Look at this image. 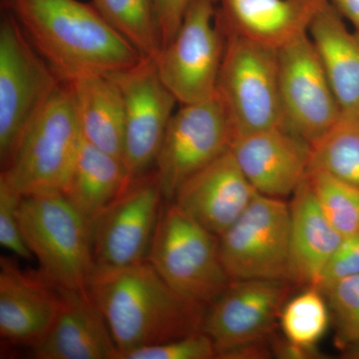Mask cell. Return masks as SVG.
Returning a JSON list of instances; mask_svg holds the SVG:
<instances>
[{
	"mask_svg": "<svg viewBox=\"0 0 359 359\" xmlns=\"http://www.w3.org/2000/svg\"><path fill=\"white\" fill-rule=\"evenodd\" d=\"M6 13L0 25V162L4 169L21 139L65 82Z\"/></svg>",
	"mask_w": 359,
	"mask_h": 359,
	"instance_id": "8992f818",
	"label": "cell"
},
{
	"mask_svg": "<svg viewBox=\"0 0 359 359\" xmlns=\"http://www.w3.org/2000/svg\"><path fill=\"white\" fill-rule=\"evenodd\" d=\"M106 74L119 87L124 101L123 163L130 179L139 178L155 167L178 101L161 79L155 59L144 58L132 67Z\"/></svg>",
	"mask_w": 359,
	"mask_h": 359,
	"instance_id": "7c38bea8",
	"label": "cell"
},
{
	"mask_svg": "<svg viewBox=\"0 0 359 359\" xmlns=\"http://www.w3.org/2000/svg\"><path fill=\"white\" fill-rule=\"evenodd\" d=\"M21 199L20 194L0 179V244L15 256L30 261L33 255L26 245L18 219Z\"/></svg>",
	"mask_w": 359,
	"mask_h": 359,
	"instance_id": "f546056e",
	"label": "cell"
},
{
	"mask_svg": "<svg viewBox=\"0 0 359 359\" xmlns=\"http://www.w3.org/2000/svg\"><path fill=\"white\" fill-rule=\"evenodd\" d=\"M217 358L214 342L205 332L134 349L120 359H212Z\"/></svg>",
	"mask_w": 359,
	"mask_h": 359,
	"instance_id": "f1b7e54d",
	"label": "cell"
},
{
	"mask_svg": "<svg viewBox=\"0 0 359 359\" xmlns=\"http://www.w3.org/2000/svg\"><path fill=\"white\" fill-rule=\"evenodd\" d=\"M273 355L282 359H320L325 358L316 347H306L294 344L285 339H273L271 344Z\"/></svg>",
	"mask_w": 359,
	"mask_h": 359,
	"instance_id": "d6a6232c",
	"label": "cell"
},
{
	"mask_svg": "<svg viewBox=\"0 0 359 359\" xmlns=\"http://www.w3.org/2000/svg\"><path fill=\"white\" fill-rule=\"evenodd\" d=\"M147 259L172 289L205 306L231 283L222 263L218 236L173 201L161 208Z\"/></svg>",
	"mask_w": 359,
	"mask_h": 359,
	"instance_id": "5b68a950",
	"label": "cell"
},
{
	"mask_svg": "<svg viewBox=\"0 0 359 359\" xmlns=\"http://www.w3.org/2000/svg\"><path fill=\"white\" fill-rule=\"evenodd\" d=\"M89 292L100 309L119 355L203 332L208 306L172 289L148 259L96 268Z\"/></svg>",
	"mask_w": 359,
	"mask_h": 359,
	"instance_id": "6da1fadb",
	"label": "cell"
},
{
	"mask_svg": "<svg viewBox=\"0 0 359 359\" xmlns=\"http://www.w3.org/2000/svg\"><path fill=\"white\" fill-rule=\"evenodd\" d=\"M308 180L321 211L342 237L359 231V189L332 175L309 170Z\"/></svg>",
	"mask_w": 359,
	"mask_h": 359,
	"instance_id": "4316f807",
	"label": "cell"
},
{
	"mask_svg": "<svg viewBox=\"0 0 359 359\" xmlns=\"http://www.w3.org/2000/svg\"><path fill=\"white\" fill-rule=\"evenodd\" d=\"M327 0H218L224 32L280 49L309 35Z\"/></svg>",
	"mask_w": 359,
	"mask_h": 359,
	"instance_id": "d6986e66",
	"label": "cell"
},
{
	"mask_svg": "<svg viewBox=\"0 0 359 359\" xmlns=\"http://www.w3.org/2000/svg\"><path fill=\"white\" fill-rule=\"evenodd\" d=\"M231 152L257 193L285 199L308 176L311 145L278 126L236 137Z\"/></svg>",
	"mask_w": 359,
	"mask_h": 359,
	"instance_id": "9a60e30c",
	"label": "cell"
},
{
	"mask_svg": "<svg viewBox=\"0 0 359 359\" xmlns=\"http://www.w3.org/2000/svg\"><path fill=\"white\" fill-rule=\"evenodd\" d=\"M233 139L218 96L183 104L168 124L155 162L164 200L172 202L187 180L230 151Z\"/></svg>",
	"mask_w": 359,
	"mask_h": 359,
	"instance_id": "30bf717a",
	"label": "cell"
},
{
	"mask_svg": "<svg viewBox=\"0 0 359 359\" xmlns=\"http://www.w3.org/2000/svg\"><path fill=\"white\" fill-rule=\"evenodd\" d=\"M34 48L65 81L132 67L140 54L93 4L79 0H2Z\"/></svg>",
	"mask_w": 359,
	"mask_h": 359,
	"instance_id": "7a4b0ae2",
	"label": "cell"
},
{
	"mask_svg": "<svg viewBox=\"0 0 359 359\" xmlns=\"http://www.w3.org/2000/svg\"><path fill=\"white\" fill-rule=\"evenodd\" d=\"M83 141L72 87L65 81L25 132L0 179L21 197L63 193Z\"/></svg>",
	"mask_w": 359,
	"mask_h": 359,
	"instance_id": "277c9868",
	"label": "cell"
},
{
	"mask_svg": "<svg viewBox=\"0 0 359 359\" xmlns=\"http://www.w3.org/2000/svg\"><path fill=\"white\" fill-rule=\"evenodd\" d=\"M226 35L217 96L233 138L282 126L278 50L233 33Z\"/></svg>",
	"mask_w": 359,
	"mask_h": 359,
	"instance_id": "52a82bcc",
	"label": "cell"
},
{
	"mask_svg": "<svg viewBox=\"0 0 359 359\" xmlns=\"http://www.w3.org/2000/svg\"><path fill=\"white\" fill-rule=\"evenodd\" d=\"M191 0H155L162 30L163 48L178 32Z\"/></svg>",
	"mask_w": 359,
	"mask_h": 359,
	"instance_id": "1f68e13d",
	"label": "cell"
},
{
	"mask_svg": "<svg viewBox=\"0 0 359 359\" xmlns=\"http://www.w3.org/2000/svg\"><path fill=\"white\" fill-rule=\"evenodd\" d=\"M337 13L353 25L359 34V0H328Z\"/></svg>",
	"mask_w": 359,
	"mask_h": 359,
	"instance_id": "e575fe53",
	"label": "cell"
},
{
	"mask_svg": "<svg viewBox=\"0 0 359 359\" xmlns=\"http://www.w3.org/2000/svg\"><path fill=\"white\" fill-rule=\"evenodd\" d=\"M337 325L341 348L359 341V275L349 276L321 290Z\"/></svg>",
	"mask_w": 359,
	"mask_h": 359,
	"instance_id": "83f0119b",
	"label": "cell"
},
{
	"mask_svg": "<svg viewBox=\"0 0 359 359\" xmlns=\"http://www.w3.org/2000/svg\"><path fill=\"white\" fill-rule=\"evenodd\" d=\"M62 295L41 273L22 271L8 257L0 261V335L11 344L32 347L50 330Z\"/></svg>",
	"mask_w": 359,
	"mask_h": 359,
	"instance_id": "2e32d148",
	"label": "cell"
},
{
	"mask_svg": "<svg viewBox=\"0 0 359 359\" xmlns=\"http://www.w3.org/2000/svg\"><path fill=\"white\" fill-rule=\"evenodd\" d=\"M330 306L325 295L316 287L285 302L280 316L285 339L306 347H316L330 325Z\"/></svg>",
	"mask_w": 359,
	"mask_h": 359,
	"instance_id": "484cf974",
	"label": "cell"
},
{
	"mask_svg": "<svg viewBox=\"0 0 359 359\" xmlns=\"http://www.w3.org/2000/svg\"><path fill=\"white\" fill-rule=\"evenodd\" d=\"M342 358L348 359H359V341L354 342L342 348Z\"/></svg>",
	"mask_w": 359,
	"mask_h": 359,
	"instance_id": "d590c367",
	"label": "cell"
},
{
	"mask_svg": "<svg viewBox=\"0 0 359 359\" xmlns=\"http://www.w3.org/2000/svg\"><path fill=\"white\" fill-rule=\"evenodd\" d=\"M92 4L142 58L158 57L163 37L155 0H92Z\"/></svg>",
	"mask_w": 359,
	"mask_h": 359,
	"instance_id": "cb8c5ba5",
	"label": "cell"
},
{
	"mask_svg": "<svg viewBox=\"0 0 359 359\" xmlns=\"http://www.w3.org/2000/svg\"><path fill=\"white\" fill-rule=\"evenodd\" d=\"M131 181L121 159L84 140L63 193L91 224Z\"/></svg>",
	"mask_w": 359,
	"mask_h": 359,
	"instance_id": "603a6c76",
	"label": "cell"
},
{
	"mask_svg": "<svg viewBox=\"0 0 359 359\" xmlns=\"http://www.w3.org/2000/svg\"><path fill=\"white\" fill-rule=\"evenodd\" d=\"M257 194L230 149L187 180L173 202L219 238L242 216Z\"/></svg>",
	"mask_w": 359,
	"mask_h": 359,
	"instance_id": "e0dca14e",
	"label": "cell"
},
{
	"mask_svg": "<svg viewBox=\"0 0 359 359\" xmlns=\"http://www.w3.org/2000/svg\"><path fill=\"white\" fill-rule=\"evenodd\" d=\"M68 82L84 140L123 161L125 109L119 87L107 74L100 73Z\"/></svg>",
	"mask_w": 359,
	"mask_h": 359,
	"instance_id": "7402d4cb",
	"label": "cell"
},
{
	"mask_svg": "<svg viewBox=\"0 0 359 359\" xmlns=\"http://www.w3.org/2000/svg\"><path fill=\"white\" fill-rule=\"evenodd\" d=\"M282 127L313 144L327 131L341 109L309 35L278 50Z\"/></svg>",
	"mask_w": 359,
	"mask_h": 359,
	"instance_id": "4fadbf2b",
	"label": "cell"
},
{
	"mask_svg": "<svg viewBox=\"0 0 359 359\" xmlns=\"http://www.w3.org/2000/svg\"><path fill=\"white\" fill-rule=\"evenodd\" d=\"M359 275V231L344 238L323 271L318 289L323 290L332 283Z\"/></svg>",
	"mask_w": 359,
	"mask_h": 359,
	"instance_id": "4dcf8cb0",
	"label": "cell"
},
{
	"mask_svg": "<svg viewBox=\"0 0 359 359\" xmlns=\"http://www.w3.org/2000/svg\"><path fill=\"white\" fill-rule=\"evenodd\" d=\"M163 200L156 171L130 182L91 224L96 268H122L148 259Z\"/></svg>",
	"mask_w": 359,
	"mask_h": 359,
	"instance_id": "8fae6325",
	"label": "cell"
},
{
	"mask_svg": "<svg viewBox=\"0 0 359 359\" xmlns=\"http://www.w3.org/2000/svg\"><path fill=\"white\" fill-rule=\"evenodd\" d=\"M290 205L257 194L219 238L222 263L231 280L290 282Z\"/></svg>",
	"mask_w": 359,
	"mask_h": 359,
	"instance_id": "9c48e42d",
	"label": "cell"
},
{
	"mask_svg": "<svg viewBox=\"0 0 359 359\" xmlns=\"http://www.w3.org/2000/svg\"><path fill=\"white\" fill-rule=\"evenodd\" d=\"M309 170L325 172L359 189V113L341 112L311 144Z\"/></svg>",
	"mask_w": 359,
	"mask_h": 359,
	"instance_id": "d4e9b609",
	"label": "cell"
},
{
	"mask_svg": "<svg viewBox=\"0 0 359 359\" xmlns=\"http://www.w3.org/2000/svg\"><path fill=\"white\" fill-rule=\"evenodd\" d=\"M59 290L62 306L50 330L32 347L34 358L118 359L114 339L89 290Z\"/></svg>",
	"mask_w": 359,
	"mask_h": 359,
	"instance_id": "ac0fdd59",
	"label": "cell"
},
{
	"mask_svg": "<svg viewBox=\"0 0 359 359\" xmlns=\"http://www.w3.org/2000/svg\"><path fill=\"white\" fill-rule=\"evenodd\" d=\"M341 112L359 113V34L347 27L330 1L320 9L309 32Z\"/></svg>",
	"mask_w": 359,
	"mask_h": 359,
	"instance_id": "44dd1931",
	"label": "cell"
},
{
	"mask_svg": "<svg viewBox=\"0 0 359 359\" xmlns=\"http://www.w3.org/2000/svg\"><path fill=\"white\" fill-rule=\"evenodd\" d=\"M292 197L290 282L301 287H316L344 237L321 211L308 176Z\"/></svg>",
	"mask_w": 359,
	"mask_h": 359,
	"instance_id": "ffe728a7",
	"label": "cell"
},
{
	"mask_svg": "<svg viewBox=\"0 0 359 359\" xmlns=\"http://www.w3.org/2000/svg\"><path fill=\"white\" fill-rule=\"evenodd\" d=\"M271 344L269 340L264 341L252 342L244 344L219 354L218 358L222 359H264L271 358Z\"/></svg>",
	"mask_w": 359,
	"mask_h": 359,
	"instance_id": "836d02e7",
	"label": "cell"
},
{
	"mask_svg": "<svg viewBox=\"0 0 359 359\" xmlns=\"http://www.w3.org/2000/svg\"><path fill=\"white\" fill-rule=\"evenodd\" d=\"M292 283L282 280H231L208 306L203 332L219 354L252 342L269 340L280 321Z\"/></svg>",
	"mask_w": 359,
	"mask_h": 359,
	"instance_id": "5bb4252c",
	"label": "cell"
},
{
	"mask_svg": "<svg viewBox=\"0 0 359 359\" xmlns=\"http://www.w3.org/2000/svg\"><path fill=\"white\" fill-rule=\"evenodd\" d=\"M18 219L40 273L59 289L88 290L96 269L91 224L65 193L22 197Z\"/></svg>",
	"mask_w": 359,
	"mask_h": 359,
	"instance_id": "3957f363",
	"label": "cell"
},
{
	"mask_svg": "<svg viewBox=\"0 0 359 359\" xmlns=\"http://www.w3.org/2000/svg\"><path fill=\"white\" fill-rule=\"evenodd\" d=\"M226 44L218 0H191L174 39L155 59L161 79L178 103L217 95Z\"/></svg>",
	"mask_w": 359,
	"mask_h": 359,
	"instance_id": "ba28073f",
	"label": "cell"
}]
</instances>
